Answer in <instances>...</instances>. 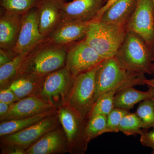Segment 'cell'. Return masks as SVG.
Masks as SVG:
<instances>
[{
	"label": "cell",
	"mask_w": 154,
	"mask_h": 154,
	"mask_svg": "<svg viewBox=\"0 0 154 154\" xmlns=\"http://www.w3.org/2000/svg\"><path fill=\"white\" fill-rule=\"evenodd\" d=\"M17 54L13 50L0 48V66L11 61Z\"/></svg>",
	"instance_id": "1f68e13d"
},
{
	"label": "cell",
	"mask_w": 154,
	"mask_h": 154,
	"mask_svg": "<svg viewBox=\"0 0 154 154\" xmlns=\"http://www.w3.org/2000/svg\"><path fill=\"white\" fill-rule=\"evenodd\" d=\"M98 66L75 77L66 102L86 120H88L95 102L96 76Z\"/></svg>",
	"instance_id": "8992f818"
},
{
	"label": "cell",
	"mask_w": 154,
	"mask_h": 154,
	"mask_svg": "<svg viewBox=\"0 0 154 154\" xmlns=\"http://www.w3.org/2000/svg\"><path fill=\"white\" fill-rule=\"evenodd\" d=\"M150 69L152 73V75H153V78L152 79H147L146 78L144 80V85H147L149 87H151L154 88V63L153 62L151 65Z\"/></svg>",
	"instance_id": "e575fe53"
},
{
	"label": "cell",
	"mask_w": 154,
	"mask_h": 154,
	"mask_svg": "<svg viewBox=\"0 0 154 154\" xmlns=\"http://www.w3.org/2000/svg\"><path fill=\"white\" fill-rule=\"evenodd\" d=\"M104 60L85 38L67 45L65 66L74 78L98 66Z\"/></svg>",
	"instance_id": "ba28073f"
},
{
	"label": "cell",
	"mask_w": 154,
	"mask_h": 154,
	"mask_svg": "<svg viewBox=\"0 0 154 154\" xmlns=\"http://www.w3.org/2000/svg\"><path fill=\"white\" fill-rule=\"evenodd\" d=\"M45 38L39 31L38 8H33L22 15L19 38L13 50L17 54L29 52Z\"/></svg>",
	"instance_id": "8fae6325"
},
{
	"label": "cell",
	"mask_w": 154,
	"mask_h": 154,
	"mask_svg": "<svg viewBox=\"0 0 154 154\" xmlns=\"http://www.w3.org/2000/svg\"><path fill=\"white\" fill-rule=\"evenodd\" d=\"M69 152L62 127L59 126L44 135L26 149V154H56Z\"/></svg>",
	"instance_id": "9a60e30c"
},
{
	"label": "cell",
	"mask_w": 154,
	"mask_h": 154,
	"mask_svg": "<svg viewBox=\"0 0 154 154\" xmlns=\"http://www.w3.org/2000/svg\"><path fill=\"white\" fill-rule=\"evenodd\" d=\"M148 91H141L134 87L122 89L116 94L114 97V107L130 110L138 103L154 97V88L149 87Z\"/></svg>",
	"instance_id": "ffe728a7"
},
{
	"label": "cell",
	"mask_w": 154,
	"mask_h": 154,
	"mask_svg": "<svg viewBox=\"0 0 154 154\" xmlns=\"http://www.w3.org/2000/svg\"><path fill=\"white\" fill-rule=\"evenodd\" d=\"M10 104L0 102V119L7 115L10 109Z\"/></svg>",
	"instance_id": "836d02e7"
},
{
	"label": "cell",
	"mask_w": 154,
	"mask_h": 154,
	"mask_svg": "<svg viewBox=\"0 0 154 154\" xmlns=\"http://www.w3.org/2000/svg\"><path fill=\"white\" fill-rule=\"evenodd\" d=\"M118 91L117 89H113L105 92L99 96L94 103L89 118L97 115L107 116L115 107L114 97Z\"/></svg>",
	"instance_id": "603a6c76"
},
{
	"label": "cell",
	"mask_w": 154,
	"mask_h": 154,
	"mask_svg": "<svg viewBox=\"0 0 154 154\" xmlns=\"http://www.w3.org/2000/svg\"><path fill=\"white\" fill-rule=\"evenodd\" d=\"M143 124L136 113L128 112L123 116L119 126V131L126 136L140 134Z\"/></svg>",
	"instance_id": "d4e9b609"
},
{
	"label": "cell",
	"mask_w": 154,
	"mask_h": 154,
	"mask_svg": "<svg viewBox=\"0 0 154 154\" xmlns=\"http://www.w3.org/2000/svg\"><path fill=\"white\" fill-rule=\"evenodd\" d=\"M108 0H73L64 4L63 21L91 22Z\"/></svg>",
	"instance_id": "7c38bea8"
},
{
	"label": "cell",
	"mask_w": 154,
	"mask_h": 154,
	"mask_svg": "<svg viewBox=\"0 0 154 154\" xmlns=\"http://www.w3.org/2000/svg\"><path fill=\"white\" fill-rule=\"evenodd\" d=\"M66 0H42L38 10L39 31L47 37L63 20V9Z\"/></svg>",
	"instance_id": "5bb4252c"
},
{
	"label": "cell",
	"mask_w": 154,
	"mask_h": 154,
	"mask_svg": "<svg viewBox=\"0 0 154 154\" xmlns=\"http://www.w3.org/2000/svg\"><path fill=\"white\" fill-rule=\"evenodd\" d=\"M57 113L48 116L41 121L19 132L1 137V144L20 146L27 149L51 131L59 126Z\"/></svg>",
	"instance_id": "30bf717a"
},
{
	"label": "cell",
	"mask_w": 154,
	"mask_h": 154,
	"mask_svg": "<svg viewBox=\"0 0 154 154\" xmlns=\"http://www.w3.org/2000/svg\"><path fill=\"white\" fill-rule=\"evenodd\" d=\"M67 45L54 44L46 37L28 52L19 73L46 77L65 66Z\"/></svg>",
	"instance_id": "6da1fadb"
},
{
	"label": "cell",
	"mask_w": 154,
	"mask_h": 154,
	"mask_svg": "<svg viewBox=\"0 0 154 154\" xmlns=\"http://www.w3.org/2000/svg\"><path fill=\"white\" fill-rule=\"evenodd\" d=\"M74 79L66 66L45 77L39 97L57 109L67 101Z\"/></svg>",
	"instance_id": "52a82bcc"
},
{
	"label": "cell",
	"mask_w": 154,
	"mask_h": 154,
	"mask_svg": "<svg viewBox=\"0 0 154 154\" xmlns=\"http://www.w3.org/2000/svg\"><path fill=\"white\" fill-rule=\"evenodd\" d=\"M151 130L142 129L141 131L140 141L144 146L150 148L153 150L152 154H154V127Z\"/></svg>",
	"instance_id": "f1b7e54d"
},
{
	"label": "cell",
	"mask_w": 154,
	"mask_h": 154,
	"mask_svg": "<svg viewBox=\"0 0 154 154\" xmlns=\"http://www.w3.org/2000/svg\"><path fill=\"white\" fill-rule=\"evenodd\" d=\"M129 112V110L114 107L107 116V126L105 133L118 132V128L122 119L125 114Z\"/></svg>",
	"instance_id": "83f0119b"
},
{
	"label": "cell",
	"mask_w": 154,
	"mask_h": 154,
	"mask_svg": "<svg viewBox=\"0 0 154 154\" xmlns=\"http://www.w3.org/2000/svg\"><path fill=\"white\" fill-rule=\"evenodd\" d=\"M57 113V109H54L32 117L1 122L0 124V136L2 137L7 135L19 132L41 121L46 116Z\"/></svg>",
	"instance_id": "44dd1931"
},
{
	"label": "cell",
	"mask_w": 154,
	"mask_h": 154,
	"mask_svg": "<svg viewBox=\"0 0 154 154\" xmlns=\"http://www.w3.org/2000/svg\"><path fill=\"white\" fill-rule=\"evenodd\" d=\"M135 113L142 122L143 129H148L154 127V102L153 99H147L141 102Z\"/></svg>",
	"instance_id": "4316f807"
},
{
	"label": "cell",
	"mask_w": 154,
	"mask_h": 154,
	"mask_svg": "<svg viewBox=\"0 0 154 154\" xmlns=\"http://www.w3.org/2000/svg\"><path fill=\"white\" fill-rule=\"evenodd\" d=\"M91 22L62 20L47 38L54 44L69 45L85 38Z\"/></svg>",
	"instance_id": "2e32d148"
},
{
	"label": "cell",
	"mask_w": 154,
	"mask_h": 154,
	"mask_svg": "<svg viewBox=\"0 0 154 154\" xmlns=\"http://www.w3.org/2000/svg\"><path fill=\"white\" fill-rule=\"evenodd\" d=\"M152 99H153V101H154V97Z\"/></svg>",
	"instance_id": "8d00e7d4"
},
{
	"label": "cell",
	"mask_w": 154,
	"mask_h": 154,
	"mask_svg": "<svg viewBox=\"0 0 154 154\" xmlns=\"http://www.w3.org/2000/svg\"><path fill=\"white\" fill-rule=\"evenodd\" d=\"M1 154H26V149L17 145L1 144Z\"/></svg>",
	"instance_id": "4dcf8cb0"
},
{
	"label": "cell",
	"mask_w": 154,
	"mask_h": 154,
	"mask_svg": "<svg viewBox=\"0 0 154 154\" xmlns=\"http://www.w3.org/2000/svg\"><path fill=\"white\" fill-rule=\"evenodd\" d=\"M28 52L17 54L8 63L0 66V86L5 87L19 74V69Z\"/></svg>",
	"instance_id": "7402d4cb"
},
{
	"label": "cell",
	"mask_w": 154,
	"mask_h": 154,
	"mask_svg": "<svg viewBox=\"0 0 154 154\" xmlns=\"http://www.w3.org/2000/svg\"><path fill=\"white\" fill-rule=\"evenodd\" d=\"M107 121V116L103 115H95L88 119L85 129L86 138L88 143L105 133Z\"/></svg>",
	"instance_id": "cb8c5ba5"
},
{
	"label": "cell",
	"mask_w": 154,
	"mask_h": 154,
	"mask_svg": "<svg viewBox=\"0 0 154 154\" xmlns=\"http://www.w3.org/2000/svg\"><path fill=\"white\" fill-rule=\"evenodd\" d=\"M145 74L127 69L115 57L106 59L99 65L96 71L95 102L105 92L128 87L144 85Z\"/></svg>",
	"instance_id": "7a4b0ae2"
},
{
	"label": "cell",
	"mask_w": 154,
	"mask_h": 154,
	"mask_svg": "<svg viewBox=\"0 0 154 154\" xmlns=\"http://www.w3.org/2000/svg\"><path fill=\"white\" fill-rule=\"evenodd\" d=\"M57 114L67 140L69 153L85 154L89 143L85 134L88 120L66 102L57 108Z\"/></svg>",
	"instance_id": "5b68a950"
},
{
	"label": "cell",
	"mask_w": 154,
	"mask_h": 154,
	"mask_svg": "<svg viewBox=\"0 0 154 154\" xmlns=\"http://www.w3.org/2000/svg\"><path fill=\"white\" fill-rule=\"evenodd\" d=\"M137 2V0H118L105 11L98 21L126 25L135 9Z\"/></svg>",
	"instance_id": "d6986e66"
},
{
	"label": "cell",
	"mask_w": 154,
	"mask_h": 154,
	"mask_svg": "<svg viewBox=\"0 0 154 154\" xmlns=\"http://www.w3.org/2000/svg\"><path fill=\"white\" fill-rule=\"evenodd\" d=\"M128 31L137 33L154 50V9L152 0H137L127 23Z\"/></svg>",
	"instance_id": "9c48e42d"
},
{
	"label": "cell",
	"mask_w": 154,
	"mask_h": 154,
	"mask_svg": "<svg viewBox=\"0 0 154 154\" xmlns=\"http://www.w3.org/2000/svg\"><path fill=\"white\" fill-rule=\"evenodd\" d=\"M42 0H0V6L6 11L18 14H24L37 8Z\"/></svg>",
	"instance_id": "484cf974"
},
{
	"label": "cell",
	"mask_w": 154,
	"mask_h": 154,
	"mask_svg": "<svg viewBox=\"0 0 154 154\" xmlns=\"http://www.w3.org/2000/svg\"><path fill=\"white\" fill-rule=\"evenodd\" d=\"M118 0H108L107 3L105 4V5L103 7V8H102L100 11H99V13L97 14V15H96V17H95L94 19H93V21L92 22H95V21H97L99 20V19H100V17H102V14H104L105 13V11L107 10L110 6L112 5L116 2H117Z\"/></svg>",
	"instance_id": "d6a6232c"
},
{
	"label": "cell",
	"mask_w": 154,
	"mask_h": 154,
	"mask_svg": "<svg viewBox=\"0 0 154 154\" xmlns=\"http://www.w3.org/2000/svg\"><path fill=\"white\" fill-rule=\"evenodd\" d=\"M23 14H15L0 8V48L13 50L21 30Z\"/></svg>",
	"instance_id": "e0dca14e"
},
{
	"label": "cell",
	"mask_w": 154,
	"mask_h": 154,
	"mask_svg": "<svg viewBox=\"0 0 154 154\" xmlns=\"http://www.w3.org/2000/svg\"><path fill=\"white\" fill-rule=\"evenodd\" d=\"M153 2V5H154V0H152Z\"/></svg>",
	"instance_id": "d590c367"
},
{
	"label": "cell",
	"mask_w": 154,
	"mask_h": 154,
	"mask_svg": "<svg viewBox=\"0 0 154 154\" xmlns=\"http://www.w3.org/2000/svg\"><path fill=\"white\" fill-rule=\"evenodd\" d=\"M54 109H57L39 96H29L11 104L8 112L1 122L32 117Z\"/></svg>",
	"instance_id": "4fadbf2b"
},
{
	"label": "cell",
	"mask_w": 154,
	"mask_h": 154,
	"mask_svg": "<svg viewBox=\"0 0 154 154\" xmlns=\"http://www.w3.org/2000/svg\"><path fill=\"white\" fill-rule=\"evenodd\" d=\"M115 57L128 70L152 75L150 66L154 60V50L134 32L128 31Z\"/></svg>",
	"instance_id": "3957f363"
},
{
	"label": "cell",
	"mask_w": 154,
	"mask_h": 154,
	"mask_svg": "<svg viewBox=\"0 0 154 154\" xmlns=\"http://www.w3.org/2000/svg\"><path fill=\"white\" fill-rule=\"evenodd\" d=\"M126 25L91 22L85 39L105 59L114 57L127 33Z\"/></svg>",
	"instance_id": "277c9868"
},
{
	"label": "cell",
	"mask_w": 154,
	"mask_h": 154,
	"mask_svg": "<svg viewBox=\"0 0 154 154\" xmlns=\"http://www.w3.org/2000/svg\"><path fill=\"white\" fill-rule=\"evenodd\" d=\"M21 100L19 99L14 91L8 86L1 88L0 91V102H5L7 104H13Z\"/></svg>",
	"instance_id": "f546056e"
},
{
	"label": "cell",
	"mask_w": 154,
	"mask_h": 154,
	"mask_svg": "<svg viewBox=\"0 0 154 154\" xmlns=\"http://www.w3.org/2000/svg\"><path fill=\"white\" fill-rule=\"evenodd\" d=\"M45 78L31 74L19 73L6 86H8L20 99L38 96Z\"/></svg>",
	"instance_id": "ac0fdd59"
}]
</instances>
